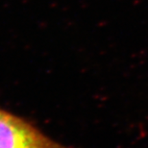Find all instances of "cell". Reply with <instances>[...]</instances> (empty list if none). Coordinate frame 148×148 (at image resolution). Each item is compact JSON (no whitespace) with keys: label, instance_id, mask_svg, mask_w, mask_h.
Here are the masks:
<instances>
[{"label":"cell","instance_id":"6da1fadb","mask_svg":"<svg viewBox=\"0 0 148 148\" xmlns=\"http://www.w3.org/2000/svg\"><path fill=\"white\" fill-rule=\"evenodd\" d=\"M0 148H71L43 134L30 121L0 107Z\"/></svg>","mask_w":148,"mask_h":148}]
</instances>
